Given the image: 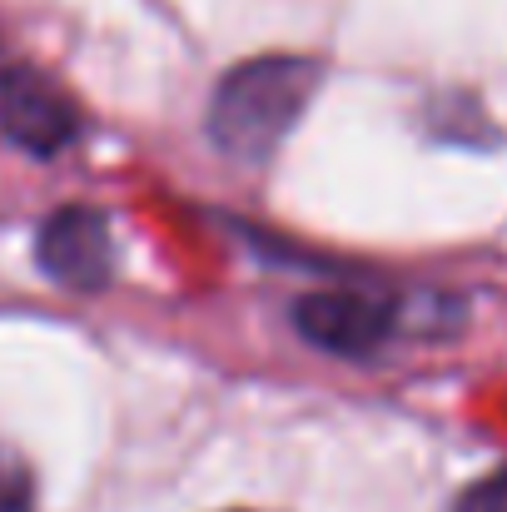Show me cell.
Listing matches in <instances>:
<instances>
[{
    "label": "cell",
    "instance_id": "1",
    "mask_svg": "<svg viewBox=\"0 0 507 512\" xmlns=\"http://www.w3.org/2000/svg\"><path fill=\"white\" fill-rule=\"evenodd\" d=\"M319 90V65L304 55H264L224 75L209 105V135L234 160H269Z\"/></svg>",
    "mask_w": 507,
    "mask_h": 512
},
{
    "label": "cell",
    "instance_id": "2",
    "mask_svg": "<svg viewBox=\"0 0 507 512\" xmlns=\"http://www.w3.org/2000/svg\"><path fill=\"white\" fill-rule=\"evenodd\" d=\"M35 254H40V269H45L55 284H65V289H100V284H110V269H115L110 224H105V214L90 209V204H65V209H55V214L40 224Z\"/></svg>",
    "mask_w": 507,
    "mask_h": 512
},
{
    "label": "cell",
    "instance_id": "3",
    "mask_svg": "<svg viewBox=\"0 0 507 512\" xmlns=\"http://www.w3.org/2000/svg\"><path fill=\"white\" fill-rule=\"evenodd\" d=\"M299 334L329 353H373L393 339L398 329V304L363 294V289H329V294H309L294 309Z\"/></svg>",
    "mask_w": 507,
    "mask_h": 512
},
{
    "label": "cell",
    "instance_id": "4",
    "mask_svg": "<svg viewBox=\"0 0 507 512\" xmlns=\"http://www.w3.org/2000/svg\"><path fill=\"white\" fill-rule=\"evenodd\" d=\"M0 130L35 155H55L75 140L80 120L70 100L25 65H0Z\"/></svg>",
    "mask_w": 507,
    "mask_h": 512
},
{
    "label": "cell",
    "instance_id": "5",
    "mask_svg": "<svg viewBox=\"0 0 507 512\" xmlns=\"http://www.w3.org/2000/svg\"><path fill=\"white\" fill-rule=\"evenodd\" d=\"M0 512H35V488H30V473L0 453Z\"/></svg>",
    "mask_w": 507,
    "mask_h": 512
},
{
    "label": "cell",
    "instance_id": "6",
    "mask_svg": "<svg viewBox=\"0 0 507 512\" xmlns=\"http://www.w3.org/2000/svg\"><path fill=\"white\" fill-rule=\"evenodd\" d=\"M458 512H507V468L478 478V483L458 498Z\"/></svg>",
    "mask_w": 507,
    "mask_h": 512
}]
</instances>
